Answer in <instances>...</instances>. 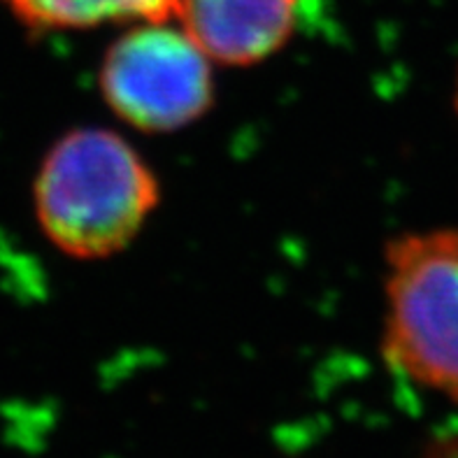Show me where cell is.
<instances>
[{
  "mask_svg": "<svg viewBox=\"0 0 458 458\" xmlns=\"http://www.w3.org/2000/svg\"><path fill=\"white\" fill-rule=\"evenodd\" d=\"M3 5L30 33H56L110 23L173 21L180 0H3Z\"/></svg>",
  "mask_w": 458,
  "mask_h": 458,
  "instance_id": "5b68a950",
  "label": "cell"
},
{
  "mask_svg": "<svg viewBox=\"0 0 458 458\" xmlns=\"http://www.w3.org/2000/svg\"><path fill=\"white\" fill-rule=\"evenodd\" d=\"M100 91L128 126L173 133L212 107V61L182 26L133 23L105 54Z\"/></svg>",
  "mask_w": 458,
  "mask_h": 458,
  "instance_id": "3957f363",
  "label": "cell"
},
{
  "mask_svg": "<svg viewBox=\"0 0 458 458\" xmlns=\"http://www.w3.org/2000/svg\"><path fill=\"white\" fill-rule=\"evenodd\" d=\"M456 112H458V80H456Z\"/></svg>",
  "mask_w": 458,
  "mask_h": 458,
  "instance_id": "52a82bcc",
  "label": "cell"
},
{
  "mask_svg": "<svg viewBox=\"0 0 458 458\" xmlns=\"http://www.w3.org/2000/svg\"><path fill=\"white\" fill-rule=\"evenodd\" d=\"M426 458H458V433L445 436L428 449Z\"/></svg>",
  "mask_w": 458,
  "mask_h": 458,
  "instance_id": "8992f818",
  "label": "cell"
},
{
  "mask_svg": "<svg viewBox=\"0 0 458 458\" xmlns=\"http://www.w3.org/2000/svg\"><path fill=\"white\" fill-rule=\"evenodd\" d=\"M301 0H180L177 21L212 64L256 65L296 29Z\"/></svg>",
  "mask_w": 458,
  "mask_h": 458,
  "instance_id": "277c9868",
  "label": "cell"
},
{
  "mask_svg": "<svg viewBox=\"0 0 458 458\" xmlns=\"http://www.w3.org/2000/svg\"><path fill=\"white\" fill-rule=\"evenodd\" d=\"M158 196L157 174L128 140L105 128H80L42 161L35 216L56 250L98 261L133 242Z\"/></svg>",
  "mask_w": 458,
  "mask_h": 458,
  "instance_id": "6da1fadb",
  "label": "cell"
},
{
  "mask_svg": "<svg viewBox=\"0 0 458 458\" xmlns=\"http://www.w3.org/2000/svg\"><path fill=\"white\" fill-rule=\"evenodd\" d=\"M384 293L386 363L458 403V231L437 228L391 240Z\"/></svg>",
  "mask_w": 458,
  "mask_h": 458,
  "instance_id": "7a4b0ae2",
  "label": "cell"
}]
</instances>
